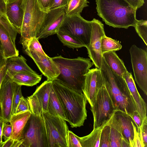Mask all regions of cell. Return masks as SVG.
<instances>
[{"label":"cell","mask_w":147,"mask_h":147,"mask_svg":"<svg viewBox=\"0 0 147 147\" xmlns=\"http://www.w3.org/2000/svg\"><path fill=\"white\" fill-rule=\"evenodd\" d=\"M52 81L66 121L72 128L83 125L87 118L88 102L84 94L77 92L55 79Z\"/></svg>","instance_id":"cell-1"},{"label":"cell","mask_w":147,"mask_h":147,"mask_svg":"<svg viewBox=\"0 0 147 147\" xmlns=\"http://www.w3.org/2000/svg\"><path fill=\"white\" fill-rule=\"evenodd\" d=\"M100 70L104 85L116 110L125 112L131 117L137 110L125 80L112 70L103 57Z\"/></svg>","instance_id":"cell-2"},{"label":"cell","mask_w":147,"mask_h":147,"mask_svg":"<svg viewBox=\"0 0 147 147\" xmlns=\"http://www.w3.org/2000/svg\"><path fill=\"white\" fill-rule=\"evenodd\" d=\"M52 59L60 71L55 80L77 92L83 93L85 75L94 65L90 59L80 57L69 59L61 55Z\"/></svg>","instance_id":"cell-3"},{"label":"cell","mask_w":147,"mask_h":147,"mask_svg":"<svg viewBox=\"0 0 147 147\" xmlns=\"http://www.w3.org/2000/svg\"><path fill=\"white\" fill-rule=\"evenodd\" d=\"M98 15L106 24L114 28L134 27L137 9L125 0H96Z\"/></svg>","instance_id":"cell-4"},{"label":"cell","mask_w":147,"mask_h":147,"mask_svg":"<svg viewBox=\"0 0 147 147\" xmlns=\"http://www.w3.org/2000/svg\"><path fill=\"white\" fill-rule=\"evenodd\" d=\"M24 14L20 42L24 49L30 40L36 37L47 13L40 8L36 0H22Z\"/></svg>","instance_id":"cell-5"},{"label":"cell","mask_w":147,"mask_h":147,"mask_svg":"<svg viewBox=\"0 0 147 147\" xmlns=\"http://www.w3.org/2000/svg\"><path fill=\"white\" fill-rule=\"evenodd\" d=\"M21 147H49L42 115L31 114L22 131Z\"/></svg>","instance_id":"cell-6"},{"label":"cell","mask_w":147,"mask_h":147,"mask_svg":"<svg viewBox=\"0 0 147 147\" xmlns=\"http://www.w3.org/2000/svg\"><path fill=\"white\" fill-rule=\"evenodd\" d=\"M47 134L49 147H68L69 129L65 120L50 115L42 114Z\"/></svg>","instance_id":"cell-7"},{"label":"cell","mask_w":147,"mask_h":147,"mask_svg":"<svg viewBox=\"0 0 147 147\" xmlns=\"http://www.w3.org/2000/svg\"><path fill=\"white\" fill-rule=\"evenodd\" d=\"M66 33L83 43L89 45L92 32L91 21L87 20L80 14L65 15L58 31Z\"/></svg>","instance_id":"cell-8"},{"label":"cell","mask_w":147,"mask_h":147,"mask_svg":"<svg viewBox=\"0 0 147 147\" xmlns=\"http://www.w3.org/2000/svg\"><path fill=\"white\" fill-rule=\"evenodd\" d=\"M90 107L93 128L100 126L113 116L116 110L104 84L99 90L93 106Z\"/></svg>","instance_id":"cell-9"},{"label":"cell","mask_w":147,"mask_h":147,"mask_svg":"<svg viewBox=\"0 0 147 147\" xmlns=\"http://www.w3.org/2000/svg\"><path fill=\"white\" fill-rule=\"evenodd\" d=\"M136 82L147 95V52L133 45L129 49Z\"/></svg>","instance_id":"cell-10"},{"label":"cell","mask_w":147,"mask_h":147,"mask_svg":"<svg viewBox=\"0 0 147 147\" xmlns=\"http://www.w3.org/2000/svg\"><path fill=\"white\" fill-rule=\"evenodd\" d=\"M92 32L90 42L86 48L88 57L96 68L100 69L102 60L101 51V39L105 36L104 25L98 20L91 21Z\"/></svg>","instance_id":"cell-11"},{"label":"cell","mask_w":147,"mask_h":147,"mask_svg":"<svg viewBox=\"0 0 147 147\" xmlns=\"http://www.w3.org/2000/svg\"><path fill=\"white\" fill-rule=\"evenodd\" d=\"M52 80H47L38 87L31 96L27 97L31 114L41 115L48 112V105Z\"/></svg>","instance_id":"cell-12"},{"label":"cell","mask_w":147,"mask_h":147,"mask_svg":"<svg viewBox=\"0 0 147 147\" xmlns=\"http://www.w3.org/2000/svg\"><path fill=\"white\" fill-rule=\"evenodd\" d=\"M17 84L6 73L0 88V113L8 122L11 117L13 96Z\"/></svg>","instance_id":"cell-13"},{"label":"cell","mask_w":147,"mask_h":147,"mask_svg":"<svg viewBox=\"0 0 147 147\" xmlns=\"http://www.w3.org/2000/svg\"><path fill=\"white\" fill-rule=\"evenodd\" d=\"M65 15V10L63 8L49 11L47 13L36 37L39 39L56 34Z\"/></svg>","instance_id":"cell-14"},{"label":"cell","mask_w":147,"mask_h":147,"mask_svg":"<svg viewBox=\"0 0 147 147\" xmlns=\"http://www.w3.org/2000/svg\"><path fill=\"white\" fill-rule=\"evenodd\" d=\"M85 76L83 92L90 107H92L99 90L104 85L103 79L100 69L96 68L89 69Z\"/></svg>","instance_id":"cell-15"},{"label":"cell","mask_w":147,"mask_h":147,"mask_svg":"<svg viewBox=\"0 0 147 147\" xmlns=\"http://www.w3.org/2000/svg\"><path fill=\"white\" fill-rule=\"evenodd\" d=\"M25 52L34 61L42 73L47 78V80L55 79L59 76L60 71L52 58L47 55L29 51Z\"/></svg>","instance_id":"cell-16"},{"label":"cell","mask_w":147,"mask_h":147,"mask_svg":"<svg viewBox=\"0 0 147 147\" xmlns=\"http://www.w3.org/2000/svg\"><path fill=\"white\" fill-rule=\"evenodd\" d=\"M123 78L132 96L142 123L144 119L147 117L146 104L137 89L131 73L127 71L123 74Z\"/></svg>","instance_id":"cell-17"},{"label":"cell","mask_w":147,"mask_h":147,"mask_svg":"<svg viewBox=\"0 0 147 147\" xmlns=\"http://www.w3.org/2000/svg\"><path fill=\"white\" fill-rule=\"evenodd\" d=\"M6 14L9 22L20 34L24 12L22 0L6 5Z\"/></svg>","instance_id":"cell-18"},{"label":"cell","mask_w":147,"mask_h":147,"mask_svg":"<svg viewBox=\"0 0 147 147\" xmlns=\"http://www.w3.org/2000/svg\"><path fill=\"white\" fill-rule=\"evenodd\" d=\"M114 115L119 123L123 137L130 144V147H134V129L131 118L126 113L116 110Z\"/></svg>","instance_id":"cell-19"},{"label":"cell","mask_w":147,"mask_h":147,"mask_svg":"<svg viewBox=\"0 0 147 147\" xmlns=\"http://www.w3.org/2000/svg\"><path fill=\"white\" fill-rule=\"evenodd\" d=\"M31 114L30 111H27L11 116L9 122L12 128L11 138L14 140L20 139L24 127Z\"/></svg>","instance_id":"cell-20"},{"label":"cell","mask_w":147,"mask_h":147,"mask_svg":"<svg viewBox=\"0 0 147 147\" xmlns=\"http://www.w3.org/2000/svg\"><path fill=\"white\" fill-rule=\"evenodd\" d=\"M0 41L5 59L19 55V51L16 48L15 42L9 32L0 24Z\"/></svg>","instance_id":"cell-21"},{"label":"cell","mask_w":147,"mask_h":147,"mask_svg":"<svg viewBox=\"0 0 147 147\" xmlns=\"http://www.w3.org/2000/svg\"><path fill=\"white\" fill-rule=\"evenodd\" d=\"M26 60L22 56H16L6 59L7 70L14 73H25L38 75L35 71L27 65Z\"/></svg>","instance_id":"cell-22"},{"label":"cell","mask_w":147,"mask_h":147,"mask_svg":"<svg viewBox=\"0 0 147 147\" xmlns=\"http://www.w3.org/2000/svg\"><path fill=\"white\" fill-rule=\"evenodd\" d=\"M113 117L100 126L93 128V130L88 135L82 137L78 136L82 147H99L100 137L102 130L105 126L110 124Z\"/></svg>","instance_id":"cell-23"},{"label":"cell","mask_w":147,"mask_h":147,"mask_svg":"<svg viewBox=\"0 0 147 147\" xmlns=\"http://www.w3.org/2000/svg\"><path fill=\"white\" fill-rule=\"evenodd\" d=\"M6 73L12 80L17 84L27 86H33L41 80L42 75H35L25 73H14L7 70Z\"/></svg>","instance_id":"cell-24"},{"label":"cell","mask_w":147,"mask_h":147,"mask_svg":"<svg viewBox=\"0 0 147 147\" xmlns=\"http://www.w3.org/2000/svg\"><path fill=\"white\" fill-rule=\"evenodd\" d=\"M103 58L109 67L115 74L123 77L127 71L123 61L115 52L111 51L102 54Z\"/></svg>","instance_id":"cell-25"},{"label":"cell","mask_w":147,"mask_h":147,"mask_svg":"<svg viewBox=\"0 0 147 147\" xmlns=\"http://www.w3.org/2000/svg\"><path fill=\"white\" fill-rule=\"evenodd\" d=\"M48 112L51 115L59 117L66 121L64 111L54 89L53 84L49 98Z\"/></svg>","instance_id":"cell-26"},{"label":"cell","mask_w":147,"mask_h":147,"mask_svg":"<svg viewBox=\"0 0 147 147\" xmlns=\"http://www.w3.org/2000/svg\"><path fill=\"white\" fill-rule=\"evenodd\" d=\"M114 114L109 125L111 146V147H121L122 140L123 137L122 129L120 124Z\"/></svg>","instance_id":"cell-27"},{"label":"cell","mask_w":147,"mask_h":147,"mask_svg":"<svg viewBox=\"0 0 147 147\" xmlns=\"http://www.w3.org/2000/svg\"><path fill=\"white\" fill-rule=\"evenodd\" d=\"M0 24L9 32L13 40L15 41L18 32L8 19L4 0H0Z\"/></svg>","instance_id":"cell-28"},{"label":"cell","mask_w":147,"mask_h":147,"mask_svg":"<svg viewBox=\"0 0 147 147\" xmlns=\"http://www.w3.org/2000/svg\"><path fill=\"white\" fill-rule=\"evenodd\" d=\"M89 3L87 0H69L67 7L65 10L66 15L80 14L84 8L88 6Z\"/></svg>","instance_id":"cell-29"},{"label":"cell","mask_w":147,"mask_h":147,"mask_svg":"<svg viewBox=\"0 0 147 147\" xmlns=\"http://www.w3.org/2000/svg\"><path fill=\"white\" fill-rule=\"evenodd\" d=\"M56 34L64 46L73 49L86 47V46L82 42L66 33L58 30Z\"/></svg>","instance_id":"cell-30"},{"label":"cell","mask_w":147,"mask_h":147,"mask_svg":"<svg viewBox=\"0 0 147 147\" xmlns=\"http://www.w3.org/2000/svg\"><path fill=\"white\" fill-rule=\"evenodd\" d=\"M122 46L119 41H116L105 36L101 39L102 54L111 51L115 52L121 49Z\"/></svg>","instance_id":"cell-31"},{"label":"cell","mask_w":147,"mask_h":147,"mask_svg":"<svg viewBox=\"0 0 147 147\" xmlns=\"http://www.w3.org/2000/svg\"><path fill=\"white\" fill-rule=\"evenodd\" d=\"M136 32L147 45V20H137L134 26Z\"/></svg>","instance_id":"cell-32"},{"label":"cell","mask_w":147,"mask_h":147,"mask_svg":"<svg viewBox=\"0 0 147 147\" xmlns=\"http://www.w3.org/2000/svg\"><path fill=\"white\" fill-rule=\"evenodd\" d=\"M36 37L32 38L29 41L27 47L24 50L32 52H36L46 55L42 47Z\"/></svg>","instance_id":"cell-33"},{"label":"cell","mask_w":147,"mask_h":147,"mask_svg":"<svg viewBox=\"0 0 147 147\" xmlns=\"http://www.w3.org/2000/svg\"><path fill=\"white\" fill-rule=\"evenodd\" d=\"M110 124L105 126L102 130L100 137L99 147H111Z\"/></svg>","instance_id":"cell-34"},{"label":"cell","mask_w":147,"mask_h":147,"mask_svg":"<svg viewBox=\"0 0 147 147\" xmlns=\"http://www.w3.org/2000/svg\"><path fill=\"white\" fill-rule=\"evenodd\" d=\"M21 86L17 84L16 87L13 98L11 116L14 114L21 98L23 97L22 92Z\"/></svg>","instance_id":"cell-35"},{"label":"cell","mask_w":147,"mask_h":147,"mask_svg":"<svg viewBox=\"0 0 147 147\" xmlns=\"http://www.w3.org/2000/svg\"><path fill=\"white\" fill-rule=\"evenodd\" d=\"M144 147H147V117L142 121L141 127L137 129Z\"/></svg>","instance_id":"cell-36"},{"label":"cell","mask_w":147,"mask_h":147,"mask_svg":"<svg viewBox=\"0 0 147 147\" xmlns=\"http://www.w3.org/2000/svg\"><path fill=\"white\" fill-rule=\"evenodd\" d=\"M67 142L68 147H82L78 136L69 130L68 132Z\"/></svg>","instance_id":"cell-37"},{"label":"cell","mask_w":147,"mask_h":147,"mask_svg":"<svg viewBox=\"0 0 147 147\" xmlns=\"http://www.w3.org/2000/svg\"><path fill=\"white\" fill-rule=\"evenodd\" d=\"M27 111H30L29 106L26 98L23 97L19 102L14 114Z\"/></svg>","instance_id":"cell-38"},{"label":"cell","mask_w":147,"mask_h":147,"mask_svg":"<svg viewBox=\"0 0 147 147\" xmlns=\"http://www.w3.org/2000/svg\"><path fill=\"white\" fill-rule=\"evenodd\" d=\"M69 1V0H54L49 11L59 8H63L65 10L67 7Z\"/></svg>","instance_id":"cell-39"},{"label":"cell","mask_w":147,"mask_h":147,"mask_svg":"<svg viewBox=\"0 0 147 147\" xmlns=\"http://www.w3.org/2000/svg\"><path fill=\"white\" fill-rule=\"evenodd\" d=\"M54 0H36L40 9L45 12L47 13L51 6Z\"/></svg>","instance_id":"cell-40"},{"label":"cell","mask_w":147,"mask_h":147,"mask_svg":"<svg viewBox=\"0 0 147 147\" xmlns=\"http://www.w3.org/2000/svg\"><path fill=\"white\" fill-rule=\"evenodd\" d=\"M12 133V128L11 124H8L7 123H5L2 131V136L3 137L4 140L11 138Z\"/></svg>","instance_id":"cell-41"},{"label":"cell","mask_w":147,"mask_h":147,"mask_svg":"<svg viewBox=\"0 0 147 147\" xmlns=\"http://www.w3.org/2000/svg\"><path fill=\"white\" fill-rule=\"evenodd\" d=\"M131 117L135 124L137 129L139 128L141 125L142 121L137 111H135Z\"/></svg>","instance_id":"cell-42"},{"label":"cell","mask_w":147,"mask_h":147,"mask_svg":"<svg viewBox=\"0 0 147 147\" xmlns=\"http://www.w3.org/2000/svg\"><path fill=\"white\" fill-rule=\"evenodd\" d=\"M131 6L137 9L141 7L144 3V0H125Z\"/></svg>","instance_id":"cell-43"},{"label":"cell","mask_w":147,"mask_h":147,"mask_svg":"<svg viewBox=\"0 0 147 147\" xmlns=\"http://www.w3.org/2000/svg\"><path fill=\"white\" fill-rule=\"evenodd\" d=\"M1 116L0 113V147H2L3 142L2 140V131L3 125L6 123H8Z\"/></svg>","instance_id":"cell-44"},{"label":"cell","mask_w":147,"mask_h":147,"mask_svg":"<svg viewBox=\"0 0 147 147\" xmlns=\"http://www.w3.org/2000/svg\"><path fill=\"white\" fill-rule=\"evenodd\" d=\"M6 59L4 57L1 44L0 41V69L6 64Z\"/></svg>","instance_id":"cell-45"},{"label":"cell","mask_w":147,"mask_h":147,"mask_svg":"<svg viewBox=\"0 0 147 147\" xmlns=\"http://www.w3.org/2000/svg\"><path fill=\"white\" fill-rule=\"evenodd\" d=\"M14 140L11 138L7 139L3 142L2 147H12Z\"/></svg>","instance_id":"cell-46"},{"label":"cell","mask_w":147,"mask_h":147,"mask_svg":"<svg viewBox=\"0 0 147 147\" xmlns=\"http://www.w3.org/2000/svg\"><path fill=\"white\" fill-rule=\"evenodd\" d=\"M121 147H130V144L123 137L122 140Z\"/></svg>","instance_id":"cell-47"},{"label":"cell","mask_w":147,"mask_h":147,"mask_svg":"<svg viewBox=\"0 0 147 147\" xmlns=\"http://www.w3.org/2000/svg\"><path fill=\"white\" fill-rule=\"evenodd\" d=\"M18 0H4L6 5L15 2Z\"/></svg>","instance_id":"cell-48"}]
</instances>
